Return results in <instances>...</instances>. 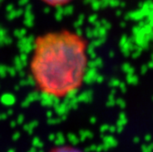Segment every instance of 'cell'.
Here are the masks:
<instances>
[{
	"instance_id": "1",
	"label": "cell",
	"mask_w": 153,
	"mask_h": 152,
	"mask_svg": "<svg viewBox=\"0 0 153 152\" xmlns=\"http://www.w3.org/2000/svg\"><path fill=\"white\" fill-rule=\"evenodd\" d=\"M88 65V42L75 31H50L34 41L30 77L47 98L59 101L76 93L85 81Z\"/></svg>"
},
{
	"instance_id": "2",
	"label": "cell",
	"mask_w": 153,
	"mask_h": 152,
	"mask_svg": "<svg viewBox=\"0 0 153 152\" xmlns=\"http://www.w3.org/2000/svg\"><path fill=\"white\" fill-rule=\"evenodd\" d=\"M40 1L51 7H62L72 3L74 0H40Z\"/></svg>"
},
{
	"instance_id": "3",
	"label": "cell",
	"mask_w": 153,
	"mask_h": 152,
	"mask_svg": "<svg viewBox=\"0 0 153 152\" xmlns=\"http://www.w3.org/2000/svg\"><path fill=\"white\" fill-rule=\"evenodd\" d=\"M33 145H34V147H41L42 146L41 142L39 140V139H37V137H35V139H33Z\"/></svg>"
},
{
	"instance_id": "4",
	"label": "cell",
	"mask_w": 153,
	"mask_h": 152,
	"mask_svg": "<svg viewBox=\"0 0 153 152\" xmlns=\"http://www.w3.org/2000/svg\"><path fill=\"white\" fill-rule=\"evenodd\" d=\"M19 136H20V134L18 132V133H15V134L13 135V137H12V139H13V140H18V139H19Z\"/></svg>"
},
{
	"instance_id": "5",
	"label": "cell",
	"mask_w": 153,
	"mask_h": 152,
	"mask_svg": "<svg viewBox=\"0 0 153 152\" xmlns=\"http://www.w3.org/2000/svg\"><path fill=\"white\" fill-rule=\"evenodd\" d=\"M22 120H23L22 116H19V124H21V123H22Z\"/></svg>"
},
{
	"instance_id": "6",
	"label": "cell",
	"mask_w": 153,
	"mask_h": 152,
	"mask_svg": "<svg viewBox=\"0 0 153 152\" xmlns=\"http://www.w3.org/2000/svg\"><path fill=\"white\" fill-rule=\"evenodd\" d=\"M15 125H16V123H15V122H12V123H11V127H12V128L15 127Z\"/></svg>"
},
{
	"instance_id": "7",
	"label": "cell",
	"mask_w": 153,
	"mask_h": 152,
	"mask_svg": "<svg viewBox=\"0 0 153 152\" xmlns=\"http://www.w3.org/2000/svg\"><path fill=\"white\" fill-rule=\"evenodd\" d=\"M29 152H36V149L35 148H31Z\"/></svg>"
},
{
	"instance_id": "8",
	"label": "cell",
	"mask_w": 153,
	"mask_h": 152,
	"mask_svg": "<svg viewBox=\"0 0 153 152\" xmlns=\"http://www.w3.org/2000/svg\"><path fill=\"white\" fill-rule=\"evenodd\" d=\"M7 152H16V150L15 149H9Z\"/></svg>"
},
{
	"instance_id": "9",
	"label": "cell",
	"mask_w": 153,
	"mask_h": 152,
	"mask_svg": "<svg viewBox=\"0 0 153 152\" xmlns=\"http://www.w3.org/2000/svg\"><path fill=\"white\" fill-rule=\"evenodd\" d=\"M36 152H37V151H36ZM39 152H43V151H42V150H39Z\"/></svg>"
}]
</instances>
